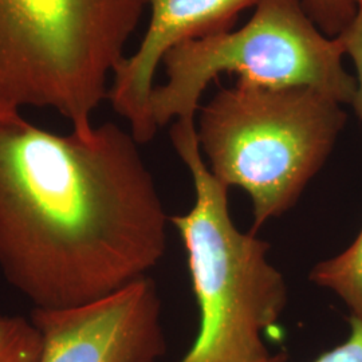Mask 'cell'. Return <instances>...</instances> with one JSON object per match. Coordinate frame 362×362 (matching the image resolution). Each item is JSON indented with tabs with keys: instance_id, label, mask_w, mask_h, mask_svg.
I'll return each instance as SVG.
<instances>
[{
	"instance_id": "6da1fadb",
	"label": "cell",
	"mask_w": 362,
	"mask_h": 362,
	"mask_svg": "<svg viewBox=\"0 0 362 362\" xmlns=\"http://www.w3.org/2000/svg\"><path fill=\"white\" fill-rule=\"evenodd\" d=\"M130 132L57 134L0 116V272L34 309L93 303L148 276L168 223Z\"/></svg>"
},
{
	"instance_id": "7a4b0ae2",
	"label": "cell",
	"mask_w": 362,
	"mask_h": 362,
	"mask_svg": "<svg viewBox=\"0 0 362 362\" xmlns=\"http://www.w3.org/2000/svg\"><path fill=\"white\" fill-rule=\"evenodd\" d=\"M169 134L196 196L187 214L170 216L187 251L200 313L197 336L180 362H286L262 337L288 299L285 276L267 257L269 243L233 224L228 188L209 172L194 121H175Z\"/></svg>"
},
{
	"instance_id": "3957f363",
	"label": "cell",
	"mask_w": 362,
	"mask_h": 362,
	"mask_svg": "<svg viewBox=\"0 0 362 362\" xmlns=\"http://www.w3.org/2000/svg\"><path fill=\"white\" fill-rule=\"evenodd\" d=\"M346 121L342 105L322 91L238 77L200 106L196 133L212 176L250 196L255 233L297 204Z\"/></svg>"
},
{
	"instance_id": "277c9868",
	"label": "cell",
	"mask_w": 362,
	"mask_h": 362,
	"mask_svg": "<svg viewBox=\"0 0 362 362\" xmlns=\"http://www.w3.org/2000/svg\"><path fill=\"white\" fill-rule=\"evenodd\" d=\"M146 7L144 0H0V116L57 110L81 137L107 100L109 77Z\"/></svg>"
},
{
	"instance_id": "5b68a950",
	"label": "cell",
	"mask_w": 362,
	"mask_h": 362,
	"mask_svg": "<svg viewBox=\"0 0 362 362\" xmlns=\"http://www.w3.org/2000/svg\"><path fill=\"white\" fill-rule=\"evenodd\" d=\"M341 37L313 22L302 0H260L246 25L170 47L161 59L167 82L155 86L149 110L157 129L194 121L204 91L221 73L269 86H308L341 105L357 90L342 58Z\"/></svg>"
},
{
	"instance_id": "8992f818",
	"label": "cell",
	"mask_w": 362,
	"mask_h": 362,
	"mask_svg": "<svg viewBox=\"0 0 362 362\" xmlns=\"http://www.w3.org/2000/svg\"><path fill=\"white\" fill-rule=\"evenodd\" d=\"M42 337L39 362H157L167 351L161 299L144 276L83 306L34 309Z\"/></svg>"
},
{
	"instance_id": "52a82bcc",
	"label": "cell",
	"mask_w": 362,
	"mask_h": 362,
	"mask_svg": "<svg viewBox=\"0 0 362 362\" xmlns=\"http://www.w3.org/2000/svg\"><path fill=\"white\" fill-rule=\"evenodd\" d=\"M151 21L139 49L117 66L107 100L115 112L129 122L139 144L153 140L157 127L149 100L157 67L170 47L233 28L239 13L260 0H144Z\"/></svg>"
},
{
	"instance_id": "ba28073f",
	"label": "cell",
	"mask_w": 362,
	"mask_h": 362,
	"mask_svg": "<svg viewBox=\"0 0 362 362\" xmlns=\"http://www.w3.org/2000/svg\"><path fill=\"white\" fill-rule=\"evenodd\" d=\"M310 281L334 293L349 308L350 317L362 321V230L345 251L317 263Z\"/></svg>"
},
{
	"instance_id": "9c48e42d",
	"label": "cell",
	"mask_w": 362,
	"mask_h": 362,
	"mask_svg": "<svg viewBox=\"0 0 362 362\" xmlns=\"http://www.w3.org/2000/svg\"><path fill=\"white\" fill-rule=\"evenodd\" d=\"M42 337L31 320L0 314V362H39Z\"/></svg>"
},
{
	"instance_id": "30bf717a",
	"label": "cell",
	"mask_w": 362,
	"mask_h": 362,
	"mask_svg": "<svg viewBox=\"0 0 362 362\" xmlns=\"http://www.w3.org/2000/svg\"><path fill=\"white\" fill-rule=\"evenodd\" d=\"M313 22L327 37H339L356 18L358 7L353 0H302Z\"/></svg>"
},
{
	"instance_id": "8fae6325",
	"label": "cell",
	"mask_w": 362,
	"mask_h": 362,
	"mask_svg": "<svg viewBox=\"0 0 362 362\" xmlns=\"http://www.w3.org/2000/svg\"><path fill=\"white\" fill-rule=\"evenodd\" d=\"M339 37L344 40L345 52L351 58L357 73V90L350 105L362 119V7L358 8L353 22Z\"/></svg>"
},
{
	"instance_id": "7c38bea8",
	"label": "cell",
	"mask_w": 362,
	"mask_h": 362,
	"mask_svg": "<svg viewBox=\"0 0 362 362\" xmlns=\"http://www.w3.org/2000/svg\"><path fill=\"white\" fill-rule=\"evenodd\" d=\"M349 337L313 362H362V321L350 317Z\"/></svg>"
},
{
	"instance_id": "4fadbf2b",
	"label": "cell",
	"mask_w": 362,
	"mask_h": 362,
	"mask_svg": "<svg viewBox=\"0 0 362 362\" xmlns=\"http://www.w3.org/2000/svg\"><path fill=\"white\" fill-rule=\"evenodd\" d=\"M356 4H357V7L360 8V7H362V0H353Z\"/></svg>"
}]
</instances>
